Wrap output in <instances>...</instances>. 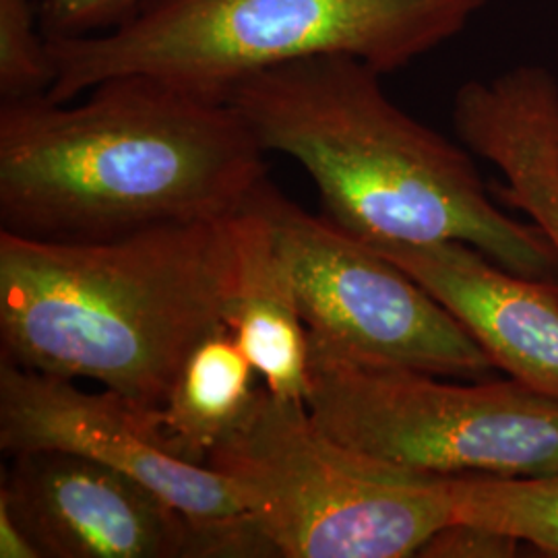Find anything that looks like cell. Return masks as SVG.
Listing matches in <instances>:
<instances>
[{"mask_svg":"<svg viewBox=\"0 0 558 558\" xmlns=\"http://www.w3.org/2000/svg\"><path fill=\"white\" fill-rule=\"evenodd\" d=\"M265 149L228 101L120 75L71 101L0 104V226L98 242L236 216L267 179Z\"/></svg>","mask_w":558,"mask_h":558,"instance_id":"obj_1","label":"cell"},{"mask_svg":"<svg viewBox=\"0 0 558 558\" xmlns=\"http://www.w3.org/2000/svg\"><path fill=\"white\" fill-rule=\"evenodd\" d=\"M352 57L296 60L239 81L226 101L265 151L299 161L325 218L364 242L456 240L500 267L546 279L558 255L538 226L509 218L472 151L389 100Z\"/></svg>","mask_w":558,"mask_h":558,"instance_id":"obj_2","label":"cell"},{"mask_svg":"<svg viewBox=\"0 0 558 558\" xmlns=\"http://www.w3.org/2000/svg\"><path fill=\"white\" fill-rule=\"evenodd\" d=\"M232 218L98 242L0 230L2 362L96 380L158 410L189 352L228 317L236 281Z\"/></svg>","mask_w":558,"mask_h":558,"instance_id":"obj_3","label":"cell"},{"mask_svg":"<svg viewBox=\"0 0 558 558\" xmlns=\"http://www.w3.org/2000/svg\"><path fill=\"white\" fill-rule=\"evenodd\" d=\"M488 2L149 0L112 32L48 40L57 81L46 98L145 75L226 101L239 81L317 57H352L387 75L453 40Z\"/></svg>","mask_w":558,"mask_h":558,"instance_id":"obj_4","label":"cell"},{"mask_svg":"<svg viewBox=\"0 0 558 558\" xmlns=\"http://www.w3.org/2000/svg\"><path fill=\"white\" fill-rule=\"evenodd\" d=\"M232 482L279 558H405L453 521L447 476L362 456L302 399L260 387L205 463Z\"/></svg>","mask_w":558,"mask_h":558,"instance_id":"obj_5","label":"cell"},{"mask_svg":"<svg viewBox=\"0 0 558 558\" xmlns=\"http://www.w3.org/2000/svg\"><path fill=\"white\" fill-rule=\"evenodd\" d=\"M304 403L331 439L405 470L499 478L558 474V401L518 380L456 385L308 341Z\"/></svg>","mask_w":558,"mask_h":558,"instance_id":"obj_6","label":"cell"},{"mask_svg":"<svg viewBox=\"0 0 558 558\" xmlns=\"http://www.w3.org/2000/svg\"><path fill=\"white\" fill-rule=\"evenodd\" d=\"M255 199L290 269L308 341L439 377L480 379L495 368L439 300L364 240L304 211L269 179Z\"/></svg>","mask_w":558,"mask_h":558,"instance_id":"obj_7","label":"cell"},{"mask_svg":"<svg viewBox=\"0 0 558 558\" xmlns=\"http://www.w3.org/2000/svg\"><path fill=\"white\" fill-rule=\"evenodd\" d=\"M0 449L9 458L36 449L73 451L140 480L191 519L193 558L234 555L253 525L230 480L168 449L156 410L108 389L89 393L75 380L2 362Z\"/></svg>","mask_w":558,"mask_h":558,"instance_id":"obj_8","label":"cell"},{"mask_svg":"<svg viewBox=\"0 0 558 558\" xmlns=\"http://www.w3.org/2000/svg\"><path fill=\"white\" fill-rule=\"evenodd\" d=\"M0 505L41 558H193L179 507L112 465L62 449L11 458Z\"/></svg>","mask_w":558,"mask_h":558,"instance_id":"obj_9","label":"cell"},{"mask_svg":"<svg viewBox=\"0 0 558 558\" xmlns=\"http://www.w3.org/2000/svg\"><path fill=\"white\" fill-rule=\"evenodd\" d=\"M366 244L439 300L495 368L558 401V286L456 240Z\"/></svg>","mask_w":558,"mask_h":558,"instance_id":"obj_10","label":"cell"},{"mask_svg":"<svg viewBox=\"0 0 558 558\" xmlns=\"http://www.w3.org/2000/svg\"><path fill=\"white\" fill-rule=\"evenodd\" d=\"M451 120L461 145L502 172L497 197L534 221L558 255L557 77L523 64L495 80L468 81Z\"/></svg>","mask_w":558,"mask_h":558,"instance_id":"obj_11","label":"cell"},{"mask_svg":"<svg viewBox=\"0 0 558 558\" xmlns=\"http://www.w3.org/2000/svg\"><path fill=\"white\" fill-rule=\"evenodd\" d=\"M255 195L232 218L236 281L226 323L263 385L278 398L304 401L308 393L306 325L290 269Z\"/></svg>","mask_w":558,"mask_h":558,"instance_id":"obj_12","label":"cell"},{"mask_svg":"<svg viewBox=\"0 0 558 558\" xmlns=\"http://www.w3.org/2000/svg\"><path fill=\"white\" fill-rule=\"evenodd\" d=\"M255 366L223 320L189 352L156 410L161 439L177 458L205 465L251 412L260 387Z\"/></svg>","mask_w":558,"mask_h":558,"instance_id":"obj_13","label":"cell"},{"mask_svg":"<svg viewBox=\"0 0 558 558\" xmlns=\"http://www.w3.org/2000/svg\"><path fill=\"white\" fill-rule=\"evenodd\" d=\"M447 495L453 521L495 527L558 557V474L536 478L449 474Z\"/></svg>","mask_w":558,"mask_h":558,"instance_id":"obj_14","label":"cell"},{"mask_svg":"<svg viewBox=\"0 0 558 558\" xmlns=\"http://www.w3.org/2000/svg\"><path fill=\"white\" fill-rule=\"evenodd\" d=\"M54 81L38 0H0V104L48 96Z\"/></svg>","mask_w":558,"mask_h":558,"instance_id":"obj_15","label":"cell"},{"mask_svg":"<svg viewBox=\"0 0 558 558\" xmlns=\"http://www.w3.org/2000/svg\"><path fill=\"white\" fill-rule=\"evenodd\" d=\"M149 0H38L46 40L87 38L112 32L137 17Z\"/></svg>","mask_w":558,"mask_h":558,"instance_id":"obj_16","label":"cell"},{"mask_svg":"<svg viewBox=\"0 0 558 558\" xmlns=\"http://www.w3.org/2000/svg\"><path fill=\"white\" fill-rule=\"evenodd\" d=\"M519 542L515 536L495 527L468 521H451L442 525L420 548L424 558H505L515 557Z\"/></svg>","mask_w":558,"mask_h":558,"instance_id":"obj_17","label":"cell"},{"mask_svg":"<svg viewBox=\"0 0 558 558\" xmlns=\"http://www.w3.org/2000/svg\"><path fill=\"white\" fill-rule=\"evenodd\" d=\"M0 558H41L20 521L0 505Z\"/></svg>","mask_w":558,"mask_h":558,"instance_id":"obj_18","label":"cell"}]
</instances>
